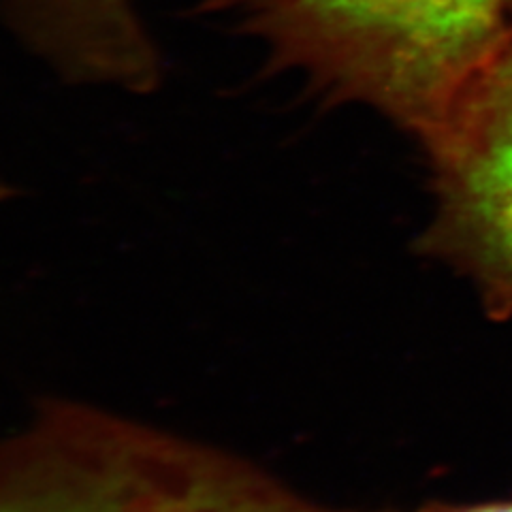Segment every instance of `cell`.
<instances>
[{
  "label": "cell",
  "instance_id": "1",
  "mask_svg": "<svg viewBox=\"0 0 512 512\" xmlns=\"http://www.w3.org/2000/svg\"><path fill=\"white\" fill-rule=\"evenodd\" d=\"M261 67L327 105H367L421 137L512 37V0H201Z\"/></svg>",
  "mask_w": 512,
  "mask_h": 512
},
{
  "label": "cell",
  "instance_id": "4",
  "mask_svg": "<svg viewBox=\"0 0 512 512\" xmlns=\"http://www.w3.org/2000/svg\"><path fill=\"white\" fill-rule=\"evenodd\" d=\"M3 13L28 50L62 62L116 54L143 26L133 0H3Z\"/></svg>",
  "mask_w": 512,
  "mask_h": 512
},
{
  "label": "cell",
  "instance_id": "3",
  "mask_svg": "<svg viewBox=\"0 0 512 512\" xmlns=\"http://www.w3.org/2000/svg\"><path fill=\"white\" fill-rule=\"evenodd\" d=\"M419 139L438 195L425 250L474 278L493 312L512 314V37Z\"/></svg>",
  "mask_w": 512,
  "mask_h": 512
},
{
  "label": "cell",
  "instance_id": "2",
  "mask_svg": "<svg viewBox=\"0 0 512 512\" xmlns=\"http://www.w3.org/2000/svg\"><path fill=\"white\" fill-rule=\"evenodd\" d=\"M0 512L338 510L216 446L52 399L0 440Z\"/></svg>",
  "mask_w": 512,
  "mask_h": 512
},
{
  "label": "cell",
  "instance_id": "5",
  "mask_svg": "<svg viewBox=\"0 0 512 512\" xmlns=\"http://www.w3.org/2000/svg\"><path fill=\"white\" fill-rule=\"evenodd\" d=\"M427 512H512V500L476 504V506H459V508H440V510H427Z\"/></svg>",
  "mask_w": 512,
  "mask_h": 512
}]
</instances>
